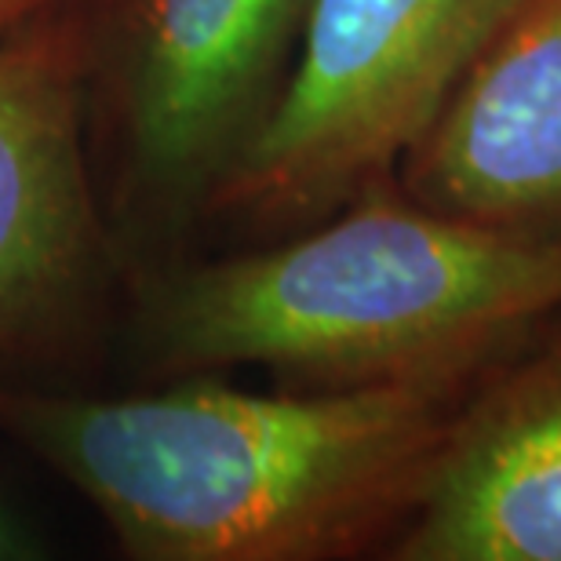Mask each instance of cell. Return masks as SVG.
Returning <instances> with one entry per match:
<instances>
[{
  "instance_id": "2",
  "label": "cell",
  "mask_w": 561,
  "mask_h": 561,
  "mask_svg": "<svg viewBox=\"0 0 561 561\" xmlns=\"http://www.w3.org/2000/svg\"><path fill=\"white\" fill-rule=\"evenodd\" d=\"M554 310L561 238L478 227L383 179L260 249L161 271L139 343L172 376L398 387L474 376Z\"/></svg>"
},
{
  "instance_id": "8",
  "label": "cell",
  "mask_w": 561,
  "mask_h": 561,
  "mask_svg": "<svg viewBox=\"0 0 561 561\" xmlns=\"http://www.w3.org/2000/svg\"><path fill=\"white\" fill-rule=\"evenodd\" d=\"M70 0H0V41L22 30L26 22L48 15V11L66 8Z\"/></svg>"
},
{
  "instance_id": "3",
  "label": "cell",
  "mask_w": 561,
  "mask_h": 561,
  "mask_svg": "<svg viewBox=\"0 0 561 561\" xmlns=\"http://www.w3.org/2000/svg\"><path fill=\"white\" fill-rule=\"evenodd\" d=\"M522 0H310L288 84L205 219L288 233L398 175Z\"/></svg>"
},
{
  "instance_id": "9",
  "label": "cell",
  "mask_w": 561,
  "mask_h": 561,
  "mask_svg": "<svg viewBox=\"0 0 561 561\" xmlns=\"http://www.w3.org/2000/svg\"><path fill=\"white\" fill-rule=\"evenodd\" d=\"M15 558H33V540L15 522V514L0 503V561H15Z\"/></svg>"
},
{
  "instance_id": "6",
  "label": "cell",
  "mask_w": 561,
  "mask_h": 561,
  "mask_svg": "<svg viewBox=\"0 0 561 561\" xmlns=\"http://www.w3.org/2000/svg\"><path fill=\"white\" fill-rule=\"evenodd\" d=\"M84 84L88 30L70 11L0 41V346L51 318L92 271Z\"/></svg>"
},
{
  "instance_id": "4",
  "label": "cell",
  "mask_w": 561,
  "mask_h": 561,
  "mask_svg": "<svg viewBox=\"0 0 561 561\" xmlns=\"http://www.w3.org/2000/svg\"><path fill=\"white\" fill-rule=\"evenodd\" d=\"M310 0H121L114 106L131 197L205 216L288 84Z\"/></svg>"
},
{
  "instance_id": "1",
  "label": "cell",
  "mask_w": 561,
  "mask_h": 561,
  "mask_svg": "<svg viewBox=\"0 0 561 561\" xmlns=\"http://www.w3.org/2000/svg\"><path fill=\"white\" fill-rule=\"evenodd\" d=\"M474 376L263 394L205 373L131 398L0 383V434L70 481L128 558H383Z\"/></svg>"
},
{
  "instance_id": "7",
  "label": "cell",
  "mask_w": 561,
  "mask_h": 561,
  "mask_svg": "<svg viewBox=\"0 0 561 561\" xmlns=\"http://www.w3.org/2000/svg\"><path fill=\"white\" fill-rule=\"evenodd\" d=\"M394 179L445 216L561 238V0H522Z\"/></svg>"
},
{
  "instance_id": "5",
  "label": "cell",
  "mask_w": 561,
  "mask_h": 561,
  "mask_svg": "<svg viewBox=\"0 0 561 561\" xmlns=\"http://www.w3.org/2000/svg\"><path fill=\"white\" fill-rule=\"evenodd\" d=\"M387 561H561V310L456 405Z\"/></svg>"
}]
</instances>
